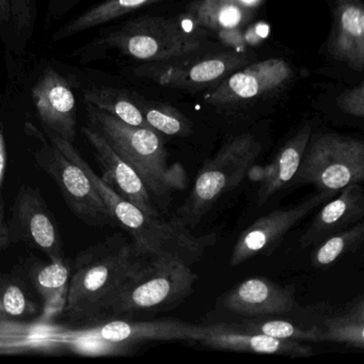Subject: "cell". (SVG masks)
I'll return each instance as SVG.
<instances>
[{
    "label": "cell",
    "mask_w": 364,
    "mask_h": 364,
    "mask_svg": "<svg viewBox=\"0 0 364 364\" xmlns=\"http://www.w3.org/2000/svg\"><path fill=\"white\" fill-rule=\"evenodd\" d=\"M150 259L120 233L80 251L72 264L65 313L91 323L100 306Z\"/></svg>",
    "instance_id": "cell-1"
},
{
    "label": "cell",
    "mask_w": 364,
    "mask_h": 364,
    "mask_svg": "<svg viewBox=\"0 0 364 364\" xmlns=\"http://www.w3.org/2000/svg\"><path fill=\"white\" fill-rule=\"evenodd\" d=\"M89 127L97 132L114 152L139 176L155 205L169 203L172 191L187 185L182 166H168V153L159 133L133 127L87 104Z\"/></svg>",
    "instance_id": "cell-2"
},
{
    "label": "cell",
    "mask_w": 364,
    "mask_h": 364,
    "mask_svg": "<svg viewBox=\"0 0 364 364\" xmlns=\"http://www.w3.org/2000/svg\"><path fill=\"white\" fill-rule=\"evenodd\" d=\"M197 281L191 265L182 259L171 257L151 259L100 306L92 321L172 310L193 293Z\"/></svg>",
    "instance_id": "cell-3"
},
{
    "label": "cell",
    "mask_w": 364,
    "mask_h": 364,
    "mask_svg": "<svg viewBox=\"0 0 364 364\" xmlns=\"http://www.w3.org/2000/svg\"><path fill=\"white\" fill-rule=\"evenodd\" d=\"M208 33L188 14L142 16L101 38L97 46L114 48L124 56L146 63H163L199 52Z\"/></svg>",
    "instance_id": "cell-4"
},
{
    "label": "cell",
    "mask_w": 364,
    "mask_h": 364,
    "mask_svg": "<svg viewBox=\"0 0 364 364\" xmlns=\"http://www.w3.org/2000/svg\"><path fill=\"white\" fill-rule=\"evenodd\" d=\"M101 197L117 225L129 234L138 250L149 259L176 257L193 265L216 242L214 234L196 236L173 218L167 221L146 214L112 187H104Z\"/></svg>",
    "instance_id": "cell-5"
},
{
    "label": "cell",
    "mask_w": 364,
    "mask_h": 364,
    "mask_svg": "<svg viewBox=\"0 0 364 364\" xmlns=\"http://www.w3.org/2000/svg\"><path fill=\"white\" fill-rule=\"evenodd\" d=\"M261 153V142L252 134H242L228 141L200 170L174 220L188 229L197 227L225 193L242 182Z\"/></svg>",
    "instance_id": "cell-6"
},
{
    "label": "cell",
    "mask_w": 364,
    "mask_h": 364,
    "mask_svg": "<svg viewBox=\"0 0 364 364\" xmlns=\"http://www.w3.org/2000/svg\"><path fill=\"white\" fill-rule=\"evenodd\" d=\"M364 180V142L338 134H311L293 185L338 193Z\"/></svg>",
    "instance_id": "cell-7"
},
{
    "label": "cell",
    "mask_w": 364,
    "mask_h": 364,
    "mask_svg": "<svg viewBox=\"0 0 364 364\" xmlns=\"http://www.w3.org/2000/svg\"><path fill=\"white\" fill-rule=\"evenodd\" d=\"M31 129L33 137L40 140L39 149L35 152L36 163L56 183L70 210L90 227L118 225L82 168L70 161L37 129Z\"/></svg>",
    "instance_id": "cell-8"
},
{
    "label": "cell",
    "mask_w": 364,
    "mask_h": 364,
    "mask_svg": "<svg viewBox=\"0 0 364 364\" xmlns=\"http://www.w3.org/2000/svg\"><path fill=\"white\" fill-rule=\"evenodd\" d=\"M195 54L163 63H146L133 72L138 77L161 87L197 91L213 88L236 70L248 65L251 59L247 53L238 50L193 56Z\"/></svg>",
    "instance_id": "cell-9"
},
{
    "label": "cell",
    "mask_w": 364,
    "mask_h": 364,
    "mask_svg": "<svg viewBox=\"0 0 364 364\" xmlns=\"http://www.w3.org/2000/svg\"><path fill=\"white\" fill-rule=\"evenodd\" d=\"M294 77L291 65L282 59H266L246 65L230 74L205 93L204 101L218 107L248 104L264 95L278 92Z\"/></svg>",
    "instance_id": "cell-10"
},
{
    "label": "cell",
    "mask_w": 364,
    "mask_h": 364,
    "mask_svg": "<svg viewBox=\"0 0 364 364\" xmlns=\"http://www.w3.org/2000/svg\"><path fill=\"white\" fill-rule=\"evenodd\" d=\"M7 227L11 244L25 242L48 255L52 261L65 259L58 225L37 188L21 187Z\"/></svg>",
    "instance_id": "cell-11"
},
{
    "label": "cell",
    "mask_w": 364,
    "mask_h": 364,
    "mask_svg": "<svg viewBox=\"0 0 364 364\" xmlns=\"http://www.w3.org/2000/svg\"><path fill=\"white\" fill-rule=\"evenodd\" d=\"M336 195V193L319 191L297 205L274 210L257 219L240 234L232 251L230 264L238 266L257 255H272L294 227L317 206Z\"/></svg>",
    "instance_id": "cell-12"
},
{
    "label": "cell",
    "mask_w": 364,
    "mask_h": 364,
    "mask_svg": "<svg viewBox=\"0 0 364 364\" xmlns=\"http://www.w3.org/2000/svg\"><path fill=\"white\" fill-rule=\"evenodd\" d=\"M225 311L249 318L278 317L299 308L294 285H281L264 277H253L232 287L219 300Z\"/></svg>",
    "instance_id": "cell-13"
},
{
    "label": "cell",
    "mask_w": 364,
    "mask_h": 364,
    "mask_svg": "<svg viewBox=\"0 0 364 364\" xmlns=\"http://www.w3.org/2000/svg\"><path fill=\"white\" fill-rule=\"evenodd\" d=\"M33 100L48 134L73 144L76 105L69 82L54 69H48L33 88Z\"/></svg>",
    "instance_id": "cell-14"
},
{
    "label": "cell",
    "mask_w": 364,
    "mask_h": 364,
    "mask_svg": "<svg viewBox=\"0 0 364 364\" xmlns=\"http://www.w3.org/2000/svg\"><path fill=\"white\" fill-rule=\"evenodd\" d=\"M202 336V325H193L181 319H156L149 321H131L112 319L93 328L90 336L114 345L127 347L138 343L154 341H193L198 342Z\"/></svg>",
    "instance_id": "cell-15"
},
{
    "label": "cell",
    "mask_w": 364,
    "mask_h": 364,
    "mask_svg": "<svg viewBox=\"0 0 364 364\" xmlns=\"http://www.w3.org/2000/svg\"><path fill=\"white\" fill-rule=\"evenodd\" d=\"M198 343L218 350L267 353L293 358L312 357L314 349L302 342L281 340L265 334L245 331L232 327L225 321L202 326V336Z\"/></svg>",
    "instance_id": "cell-16"
},
{
    "label": "cell",
    "mask_w": 364,
    "mask_h": 364,
    "mask_svg": "<svg viewBox=\"0 0 364 364\" xmlns=\"http://www.w3.org/2000/svg\"><path fill=\"white\" fill-rule=\"evenodd\" d=\"M82 134L97 156V163L103 172L102 180L142 212L153 217L161 216V212H159L148 189L135 170L123 161L92 127H82Z\"/></svg>",
    "instance_id": "cell-17"
},
{
    "label": "cell",
    "mask_w": 364,
    "mask_h": 364,
    "mask_svg": "<svg viewBox=\"0 0 364 364\" xmlns=\"http://www.w3.org/2000/svg\"><path fill=\"white\" fill-rule=\"evenodd\" d=\"M328 52L355 71L364 68V7L362 0H334Z\"/></svg>",
    "instance_id": "cell-18"
},
{
    "label": "cell",
    "mask_w": 364,
    "mask_h": 364,
    "mask_svg": "<svg viewBox=\"0 0 364 364\" xmlns=\"http://www.w3.org/2000/svg\"><path fill=\"white\" fill-rule=\"evenodd\" d=\"M336 199L323 206L300 237L302 249L316 246L326 238L359 223L364 217V193L360 184L341 189Z\"/></svg>",
    "instance_id": "cell-19"
},
{
    "label": "cell",
    "mask_w": 364,
    "mask_h": 364,
    "mask_svg": "<svg viewBox=\"0 0 364 364\" xmlns=\"http://www.w3.org/2000/svg\"><path fill=\"white\" fill-rule=\"evenodd\" d=\"M311 134L312 127L306 123L277 152L259 184L257 191L259 205H263L272 196L293 185Z\"/></svg>",
    "instance_id": "cell-20"
},
{
    "label": "cell",
    "mask_w": 364,
    "mask_h": 364,
    "mask_svg": "<svg viewBox=\"0 0 364 364\" xmlns=\"http://www.w3.org/2000/svg\"><path fill=\"white\" fill-rule=\"evenodd\" d=\"M186 14L204 31L223 33L245 22L247 6L242 0H195Z\"/></svg>",
    "instance_id": "cell-21"
},
{
    "label": "cell",
    "mask_w": 364,
    "mask_h": 364,
    "mask_svg": "<svg viewBox=\"0 0 364 364\" xmlns=\"http://www.w3.org/2000/svg\"><path fill=\"white\" fill-rule=\"evenodd\" d=\"M166 0H105L80 14L71 22L61 27L54 35V41L72 37L76 33L101 26L117 18L127 16L148 6L163 3Z\"/></svg>",
    "instance_id": "cell-22"
},
{
    "label": "cell",
    "mask_w": 364,
    "mask_h": 364,
    "mask_svg": "<svg viewBox=\"0 0 364 364\" xmlns=\"http://www.w3.org/2000/svg\"><path fill=\"white\" fill-rule=\"evenodd\" d=\"M323 342L340 343L355 348H364V301L360 296L344 310L323 317L321 323Z\"/></svg>",
    "instance_id": "cell-23"
},
{
    "label": "cell",
    "mask_w": 364,
    "mask_h": 364,
    "mask_svg": "<svg viewBox=\"0 0 364 364\" xmlns=\"http://www.w3.org/2000/svg\"><path fill=\"white\" fill-rule=\"evenodd\" d=\"M84 97L86 104L112 114L127 124L151 129L134 95L125 91L109 87H92L84 91Z\"/></svg>",
    "instance_id": "cell-24"
},
{
    "label": "cell",
    "mask_w": 364,
    "mask_h": 364,
    "mask_svg": "<svg viewBox=\"0 0 364 364\" xmlns=\"http://www.w3.org/2000/svg\"><path fill=\"white\" fill-rule=\"evenodd\" d=\"M232 327L245 331L265 334L281 340L298 341V342H323V333L317 323L301 326L291 323L287 319L274 317H259V318H245L240 321H225Z\"/></svg>",
    "instance_id": "cell-25"
},
{
    "label": "cell",
    "mask_w": 364,
    "mask_h": 364,
    "mask_svg": "<svg viewBox=\"0 0 364 364\" xmlns=\"http://www.w3.org/2000/svg\"><path fill=\"white\" fill-rule=\"evenodd\" d=\"M72 266L63 259L50 263L33 262L29 266V278L46 304H52L60 296L67 297L71 278Z\"/></svg>",
    "instance_id": "cell-26"
},
{
    "label": "cell",
    "mask_w": 364,
    "mask_h": 364,
    "mask_svg": "<svg viewBox=\"0 0 364 364\" xmlns=\"http://www.w3.org/2000/svg\"><path fill=\"white\" fill-rule=\"evenodd\" d=\"M363 240L364 223L359 221L314 246L311 255V264L315 268L328 267L344 255L355 252Z\"/></svg>",
    "instance_id": "cell-27"
},
{
    "label": "cell",
    "mask_w": 364,
    "mask_h": 364,
    "mask_svg": "<svg viewBox=\"0 0 364 364\" xmlns=\"http://www.w3.org/2000/svg\"><path fill=\"white\" fill-rule=\"evenodd\" d=\"M136 102L151 129L166 136L184 137L191 132V123L169 104L149 102L135 97Z\"/></svg>",
    "instance_id": "cell-28"
},
{
    "label": "cell",
    "mask_w": 364,
    "mask_h": 364,
    "mask_svg": "<svg viewBox=\"0 0 364 364\" xmlns=\"http://www.w3.org/2000/svg\"><path fill=\"white\" fill-rule=\"evenodd\" d=\"M0 309L7 317L26 316L37 310L20 282L5 277L0 279Z\"/></svg>",
    "instance_id": "cell-29"
},
{
    "label": "cell",
    "mask_w": 364,
    "mask_h": 364,
    "mask_svg": "<svg viewBox=\"0 0 364 364\" xmlns=\"http://www.w3.org/2000/svg\"><path fill=\"white\" fill-rule=\"evenodd\" d=\"M338 107L349 116L364 117V84L358 85L338 95L336 99Z\"/></svg>",
    "instance_id": "cell-30"
},
{
    "label": "cell",
    "mask_w": 364,
    "mask_h": 364,
    "mask_svg": "<svg viewBox=\"0 0 364 364\" xmlns=\"http://www.w3.org/2000/svg\"><path fill=\"white\" fill-rule=\"evenodd\" d=\"M10 22L20 33L31 28L35 16V0H9Z\"/></svg>",
    "instance_id": "cell-31"
},
{
    "label": "cell",
    "mask_w": 364,
    "mask_h": 364,
    "mask_svg": "<svg viewBox=\"0 0 364 364\" xmlns=\"http://www.w3.org/2000/svg\"><path fill=\"white\" fill-rule=\"evenodd\" d=\"M6 163H7V150H6L5 136L3 129L0 127V187L3 184L5 176Z\"/></svg>",
    "instance_id": "cell-32"
},
{
    "label": "cell",
    "mask_w": 364,
    "mask_h": 364,
    "mask_svg": "<svg viewBox=\"0 0 364 364\" xmlns=\"http://www.w3.org/2000/svg\"><path fill=\"white\" fill-rule=\"evenodd\" d=\"M10 244L11 242L9 240L7 223H6L5 218H4L3 210L0 208V251L5 249Z\"/></svg>",
    "instance_id": "cell-33"
},
{
    "label": "cell",
    "mask_w": 364,
    "mask_h": 364,
    "mask_svg": "<svg viewBox=\"0 0 364 364\" xmlns=\"http://www.w3.org/2000/svg\"><path fill=\"white\" fill-rule=\"evenodd\" d=\"M11 21L10 18V1L9 0H0V26L8 24Z\"/></svg>",
    "instance_id": "cell-34"
},
{
    "label": "cell",
    "mask_w": 364,
    "mask_h": 364,
    "mask_svg": "<svg viewBox=\"0 0 364 364\" xmlns=\"http://www.w3.org/2000/svg\"><path fill=\"white\" fill-rule=\"evenodd\" d=\"M242 3L248 7V6L253 5L255 3H257L259 0H242Z\"/></svg>",
    "instance_id": "cell-35"
},
{
    "label": "cell",
    "mask_w": 364,
    "mask_h": 364,
    "mask_svg": "<svg viewBox=\"0 0 364 364\" xmlns=\"http://www.w3.org/2000/svg\"><path fill=\"white\" fill-rule=\"evenodd\" d=\"M0 319H7V316H6L5 314H4L3 311H1V309H0Z\"/></svg>",
    "instance_id": "cell-36"
},
{
    "label": "cell",
    "mask_w": 364,
    "mask_h": 364,
    "mask_svg": "<svg viewBox=\"0 0 364 364\" xmlns=\"http://www.w3.org/2000/svg\"><path fill=\"white\" fill-rule=\"evenodd\" d=\"M65 1H67V3H73L75 0H65Z\"/></svg>",
    "instance_id": "cell-37"
},
{
    "label": "cell",
    "mask_w": 364,
    "mask_h": 364,
    "mask_svg": "<svg viewBox=\"0 0 364 364\" xmlns=\"http://www.w3.org/2000/svg\"><path fill=\"white\" fill-rule=\"evenodd\" d=\"M0 344L4 345V344H6V343H3V342H1V341H0Z\"/></svg>",
    "instance_id": "cell-38"
}]
</instances>
